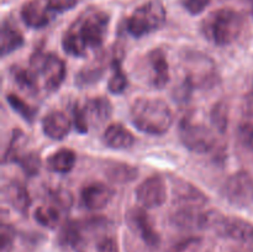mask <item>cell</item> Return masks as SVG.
Returning <instances> with one entry per match:
<instances>
[{"instance_id": "6da1fadb", "label": "cell", "mask_w": 253, "mask_h": 252, "mask_svg": "<svg viewBox=\"0 0 253 252\" xmlns=\"http://www.w3.org/2000/svg\"><path fill=\"white\" fill-rule=\"evenodd\" d=\"M110 17L101 10L84 11L62 37V47L69 56L83 57L88 48H99L108 35Z\"/></svg>"}, {"instance_id": "7a4b0ae2", "label": "cell", "mask_w": 253, "mask_h": 252, "mask_svg": "<svg viewBox=\"0 0 253 252\" xmlns=\"http://www.w3.org/2000/svg\"><path fill=\"white\" fill-rule=\"evenodd\" d=\"M130 119L141 132L160 136L169 130L174 115L163 99L141 96L131 105Z\"/></svg>"}, {"instance_id": "3957f363", "label": "cell", "mask_w": 253, "mask_h": 252, "mask_svg": "<svg viewBox=\"0 0 253 252\" xmlns=\"http://www.w3.org/2000/svg\"><path fill=\"white\" fill-rule=\"evenodd\" d=\"M245 26V19L239 11L230 7L212 11L202 24L205 39L217 46H229L234 43Z\"/></svg>"}, {"instance_id": "277c9868", "label": "cell", "mask_w": 253, "mask_h": 252, "mask_svg": "<svg viewBox=\"0 0 253 252\" xmlns=\"http://www.w3.org/2000/svg\"><path fill=\"white\" fill-rule=\"evenodd\" d=\"M167 12L161 0H150L138 6L127 20V31L133 37L150 35L165 25Z\"/></svg>"}, {"instance_id": "5b68a950", "label": "cell", "mask_w": 253, "mask_h": 252, "mask_svg": "<svg viewBox=\"0 0 253 252\" xmlns=\"http://www.w3.org/2000/svg\"><path fill=\"white\" fill-rule=\"evenodd\" d=\"M30 69L37 77H41L43 86L48 91H54L66 79V63L54 53L36 51L30 58Z\"/></svg>"}, {"instance_id": "8992f818", "label": "cell", "mask_w": 253, "mask_h": 252, "mask_svg": "<svg viewBox=\"0 0 253 252\" xmlns=\"http://www.w3.org/2000/svg\"><path fill=\"white\" fill-rule=\"evenodd\" d=\"M208 229L244 244H253V224L236 216H225L216 210L208 211Z\"/></svg>"}, {"instance_id": "52a82bcc", "label": "cell", "mask_w": 253, "mask_h": 252, "mask_svg": "<svg viewBox=\"0 0 253 252\" xmlns=\"http://www.w3.org/2000/svg\"><path fill=\"white\" fill-rule=\"evenodd\" d=\"M183 59L187 73L185 79H188L194 88H209L216 82V67L209 56L200 52H187Z\"/></svg>"}, {"instance_id": "ba28073f", "label": "cell", "mask_w": 253, "mask_h": 252, "mask_svg": "<svg viewBox=\"0 0 253 252\" xmlns=\"http://www.w3.org/2000/svg\"><path fill=\"white\" fill-rule=\"evenodd\" d=\"M180 141L189 151L195 153H207L217 145L216 135L211 128L203 124H194L185 120L180 124Z\"/></svg>"}, {"instance_id": "9c48e42d", "label": "cell", "mask_w": 253, "mask_h": 252, "mask_svg": "<svg viewBox=\"0 0 253 252\" xmlns=\"http://www.w3.org/2000/svg\"><path fill=\"white\" fill-rule=\"evenodd\" d=\"M222 194L235 207H249L253 202V178L247 172L234 173L225 182Z\"/></svg>"}, {"instance_id": "30bf717a", "label": "cell", "mask_w": 253, "mask_h": 252, "mask_svg": "<svg viewBox=\"0 0 253 252\" xmlns=\"http://www.w3.org/2000/svg\"><path fill=\"white\" fill-rule=\"evenodd\" d=\"M136 199L145 209L162 207L167 200V185L161 174H153L146 178L136 188Z\"/></svg>"}, {"instance_id": "8fae6325", "label": "cell", "mask_w": 253, "mask_h": 252, "mask_svg": "<svg viewBox=\"0 0 253 252\" xmlns=\"http://www.w3.org/2000/svg\"><path fill=\"white\" fill-rule=\"evenodd\" d=\"M127 222L131 229L143 240L148 246L160 245V234L156 231L150 215L143 207H135L127 212Z\"/></svg>"}, {"instance_id": "7c38bea8", "label": "cell", "mask_w": 253, "mask_h": 252, "mask_svg": "<svg viewBox=\"0 0 253 252\" xmlns=\"http://www.w3.org/2000/svg\"><path fill=\"white\" fill-rule=\"evenodd\" d=\"M173 198L177 207L187 208H200L208 203V197L203 190L195 187L193 183L187 182L182 178H175L172 183Z\"/></svg>"}, {"instance_id": "4fadbf2b", "label": "cell", "mask_w": 253, "mask_h": 252, "mask_svg": "<svg viewBox=\"0 0 253 252\" xmlns=\"http://www.w3.org/2000/svg\"><path fill=\"white\" fill-rule=\"evenodd\" d=\"M108 57L109 54H101V56H98L95 59L89 62L88 64H85V66L77 73V85H78L79 88H85V86L95 84L96 82L104 76V73H105L108 62L113 63V61L116 57H123V53H121V51L119 49L116 53L111 54L110 58H108Z\"/></svg>"}, {"instance_id": "5bb4252c", "label": "cell", "mask_w": 253, "mask_h": 252, "mask_svg": "<svg viewBox=\"0 0 253 252\" xmlns=\"http://www.w3.org/2000/svg\"><path fill=\"white\" fill-rule=\"evenodd\" d=\"M147 63L150 64V84L156 89H163L169 82V64L167 56L162 48H155L147 54Z\"/></svg>"}, {"instance_id": "9a60e30c", "label": "cell", "mask_w": 253, "mask_h": 252, "mask_svg": "<svg viewBox=\"0 0 253 252\" xmlns=\"http://www.w3.org/2000/svg\"><path fill=\"white\" fill-rule=\"evenodd\" d=\"M170 222L183 230L207 229V211L198 208L178 207L170 215Z\"/></svg>"}, {"instance_id": "2e32d148", "label": "cell", "mask_w": 253, "mask_h": 252, "mask_svg": "<svg viewBox=\"0 0 253 252\" xmlns=\"http://www.w3.org/2000/svg\"><path fill=\"white\" fill-rule=\"evenodd\" d=\"M72 123L66 113L61 110H52L42 119V131L52 140H63L71 131Z\"/></svg>"}, {"instance_id": "e0dca14e", "label": "cell", "mask_w": 253, "mask_h": 252, "mask_svg": "<svg viewBox=\"0 0 253 252\" xmlns=\"http://www.w3.org/2000/svg\"><path fill=\"white\" fill-rule=\"evenodd\" d=\"M114 192L109 185L94 182L82 190V202L89 210H101L109 204Z\"/></svg>"}, {"instance_id": "ac0fdd59", "label": "cell", "mask_w": 253, "mask_h": 252, "mask_svg": "<svg viewBox=\"0 0 253 252\" xmlns=\"http://www.w3.org/2000/svg\"><path fill=\"white\" fill-rule=\"evenodd\" d=\"M103 142L113 150H128L135 143V136L123 124H110L103 133Z\"/></svg>"}, {"instance_id": "d6986e66", "label": "cell", "mask_w": 253, "mask_h": 252, "mask_svg": "<svg viewBox=\"0 0 253 252\" xmlns=\"http://www.w3.org/2000/svg\"><path fill=\"white\" fill-rule=\"evenodd\" d=\"M48 11V7L42 6L39 1H27L21 7V19L31 29H42L49 22Z\"/></svg>"}, {"instance_id": "ffe728a7", "label": "cell", "mask_w": 253, "mask_h": 252, "mask_svg": "<svg viewBox=\"0 0 253 252\" xmlns=\"http://www.w3.org/2000/svg\"><path fill=\"white\" fill-rule=\"evenodd\" d=\"M24 44V36L16 25L9 19H5L1 25V56L5 57L19 49Z\"/></svg>"}, {"instance_id": "44dd1931", "label": "cell", "mask_w": 253, "mask_h": 252, "mask_svg": "<svg viewBox=\"0 0 253 252\" xmlns=\"http://www.w3.org/2000/svg\"><path fill=\"white\" fill-rule=\"evenodd\" d=\"M84 111H85L89 123L91 121L94 124H101L110 119L113 106H111L110 100L105 96H94L86 100Z\"/></svg>"}, {"instance_id": "7402d4cb", "label": "cell", "mask_w": 253, "mask_h": 252, "mask_svg": "<svg viewBox=\"0 0 253 252\" xmlns=\"http://www.w3.org/2000/svg\"><path fill=\"white\" fill-rule=\"evenodd\" d=\"M5 198L7 203L14 208L16 211L21 214H27L30 205H31V197L26 187L17 182H11L5 187Z\"/></svg>"}, {"instance_id": "603a6c76", "label": "cell", "mask_w": 253, "mask_h": 252, "mask_svg": "<svg viewBox=\"0 0 253 252\" xmlns=\"http://www.w3.org/2000/svg\"><path fill=\"white\" fill-rule=\"evenodd\" d=\"M105 175L114 183L126 184L138 177V168L126 162H109L105 166Z\"/></svg>"}, {"instance_id": "cb8c5ba5", "label": "cell", "mask_w": 253, "mask_h": 252, "mask_svg": "<svg viewBox=\"0 0 253 252\" xmlns=\"http://www.w3.org/2000/svg\"><path fill=\"white\" fill-rule=\"evenodd\" d=\"M76 152L71 148H59L56 152L48 156L46 166L54 173H68L76 165Z\"/></svg>"}, {"instance_id": "d4e9b609", "label": "cell", "mask_w": 253, "mask_h": 252, "mask_svg": "<svg viewBox=\"0 0 253 252\" xmlns=\"http://www.w3.org/2000/svg\"><path fill=\"white\" fill-rule=\"evenodd\" d=\"M113 74L108 82V89L113 94H121L126 90L128 85V79L126 73L121 68V57H118L111 63Z\"/></svg>"}, {"instance_id": "484cf974", "label": "cell", "mask_w": 253, "mask_h": 252, "mask_svg": "<svg viewBox=\"0 0 253 252\" xmlns=\"http://www.w3.org/2000/svg\"><path fill=\"white\" fill-rule=\"evenodd\" d=\"M34 217L41 226L47 229H56L61 220L58 209L52 205H41L37 208L34 212Z\"/></svg>"}, {"instance_id": "4316f807", "label": "cell", "mask_w": 253, "mask_h": 252, "mask_svg": "<svg viewBox=\"0 0 253 252\" xmlns=\"http://www.w3.org/2000/svg\"><path fill=\"white\" fill-rule=\"evenodd\" d=\"M25 143H26V135L21 130H14L9 146H7L6 151L4 152L2 162H17V160L22 155L21 151L24 148Z\"/></svg>"}, {"instance_id": "83f0119b", "label": "cell", "mask_w": 253, "mask_h": 252, "mask_svg": "<svg viewBox=\"0 0 253 252\" xmlns=\"http://www.w3.org/2000/svg\"><path fill=\"white\" fill-rule=\"evenodd\" d=\"M6 101L9 103V105L11 106V109L14 111H16L20 116H21L24 120H26L27 123H32L36 118L37 110L35 108H32L30 104H27L26 101L22 98H20L19 95L14 93L6 94Z\"/></svg>"}, {"instance_id": "f1b7e54d", "label": "cell", "mask_w": 253, "mask_h": 252, "mask_svg": "<svg viewBox=\"0 0 253 252\" xmlns=\"http://www.w3.org/2000/svg\"><path fill=\"white\" fill-rule=\"evenodd\" d=\"M210 121L215 130L224 133L229 125V106L225 101H217L210 111Z\"/></svg>"}, {"instance_id": "f546056e", "label": "cell", "mask_w": 253, "mask_h": 252, "mask_svg": "<svg viewBox=\"0 0 253 252\" xmlns=\"http://www.w3.org/2000/svg\"><path fill=\"white\" fill-rule=\"evenodd\" d=\"M17 163H19L21 169L24 170L27 177H35V175L39 174L42 166L41 157H40L39 152H36V151L22 153L21 157L17 160Z\"/></svg>"}, {"instance_id": "4dcf8cb0", "label": "cell", "mask_w": 253, "mask_h": 252, "mask_svg": "<svg viewBox=\"0 0 253 252\" xmlns=\"http://www.w3.org/2000/svg\"><path fill=\"white\" fill-rule=\"evenodd\" d=\"M12 77L16 81V83L22 89H26L29 91L37 90V78L31 69H25L21 67H15L11 71Z\"/></svg>"}, {"instance_id": "1f68e13d", "label": "cell", "mask_w": 253, "mask_h": 252, "mask_svg": "<svg viewBox=\"0 0 253 252\" xmlns=\"http://www.w3.org/2000/svg\"><path fill=\"white\" fill-rule=\"evenodd\" d=\"M237 140L242 146L247 148H253V124L242 123L237 128Z\"/></svg>"}, {"instance_id": "d6a6232c", "label": "cell", "mask_w": 253, "mask_h": 252, "mask_svg": "<svg viewBox=\"0 0 253 252\" xmlns=\"http://www.w3.org/2000/svg\"><path fill=\"white\" fill-rule=\"evenodd\" d=\"M61 239L64 244L76 245L81 240V232L77 222H67L66 226L62 230Z\"/></svg>"}, {"instance_id": "836d02e7", "label": "cell", "mask_w": 253, "mask_h": 252, "mask_svg": "<svg viewBox=\"0 0 253 252\" xmlns=\"http://www.w3.org/2000/svg\"><path fill=\"white\" fill-rule=\"evenodd\" d=\"M73 115V123L76 126L77 131L81 133H86L89 130V121L86 118V114L84 111V108H81L79 105H76L72 110Z\"/></svg>"}, {"instance_id": "e575fe53", "label": "cell", "mask_w": 253, "mask_h": 252, "mask_svg": "<svg viewBox=\"0 0 253 252\" xmlns=\"http://www.w3.org/2000/svg\"><path fill=\"white\" fill-rule=\"evenodd\" d=\"M52 199H53V202L58 207H61L64 210L71 209L72 204H73V195H72V193L69 190L63 189V188L54 190L52 193Z\"/></svg>"}, {"instance_id": "d590c367", "label": "cell", "mask_w": 253, "mask_h": 252, "mask_svg": "<svg viewBox=\"0 0 253 252\" xmlns=\"http://www.w3.org/2000/svg\"><path fill=\"white\" fill-rule=\"evenodd\" d=\"M211 0H182V5L189 14L199 15L209 6Z\"/></svg>"}, {"instance_id": "8d00e7d4", "label": "cell", "mask_w": 253, "mask_h": 252, "mask_svg": "<svg viewBox=\"0 0 253 252\" xmlns=\"http://www.w3.org/2000/svg\"><path fill=\"white\" fill-rule=\"evenodd\" d=\"M77 4H78V0H48L47 7L49 11L63 12L73 9Z\"/></svg>"}, {"instance_id": "74e56055", "label": "cell", "mask_w": 253, "mask_h": 252, "mask_svg": "<svg viewBox=\"0 0 253 252\" xmlns=\"http://www.w3.org/2000/svg\"><path fill=\"white\" fill-rule=\"evenodd\" d=\"M15 237V231L12 226L9 224H1V231H0V241H1V249L5 250L12 244V240Z\"/></svg>"}, {"instance_id": "f35d334b", "label": "cell", "mask_w": 253, "mask_h": 252, "mask_svg": "<svg viewBox=\"0 0 253 252\" xmlns=\"http://www.w3.org/2000/svg\"><path fill=\"white\" fill-rule=\"evenodd\" d=\"M96 252H120L119 251L118 242L113 237H104L98 244Z\"/></svg>"}, {"instance_id": "ab89813d", "label": "cell", "mask_w": 253, "mask_h": 252, "mask_svg": "<svg viewBox=\"0 0 253 252\" xmlns=\"http://www.w3.org/2000/svg\"><path fill=\"white\" fill-rule=\"evenodd\" d=\"M251 2H252V10H253V0H251Z\"/></svg>"}, {"instance_id": "60d3db41", "label": "cell", "mask_w": 253, "mask_h": 252, "mask_svg": "<svg viewBox=\"0 0 253 252\" xmlns=\"http://www.w3.org/2000/svg\"><path fill=\"white\" fill-rule=\"evenodd\" d=\"M252 96H253V91H252Z\"/></svg>"}]
</instances>
